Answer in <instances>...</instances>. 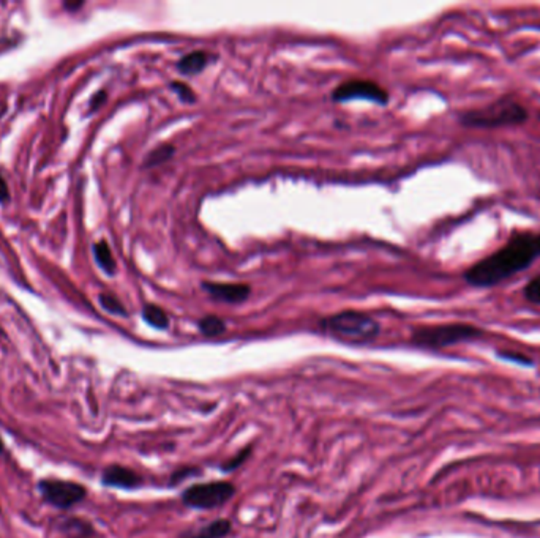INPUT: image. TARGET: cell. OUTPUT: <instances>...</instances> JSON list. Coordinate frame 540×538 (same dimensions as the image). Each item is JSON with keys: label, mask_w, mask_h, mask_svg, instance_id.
Segmentation results:
<instances>
[{"label": "cell", "mask_w": 540, "mask_h": 538, "mask_svg": "<svg viewBox=\"0 0 540 538\" xmlns=\"http://www.w3.org/2000/svg\"><path fill=\"white\" fill-rule=\"evenodd\" d=\"M539 258L540 232H514L496 253L471 265L463 278L473 287H491L529 268Z\"/></svg>", "instance_id": "6da1fadb"}, {"label": "cell", "mask_w": 540, "mask_h": 538, "mask_svg": "<svg viewBox=\"0 0 540 538\" xmlns=\"http://www.w3.org/2000/svg\"><path fill=\"white\" fill-rule=\"evenodd\" d=\"M529 119V113L522 103L512 98H500L491 105L461 113L459 122L468 128H500L522 125Z\"/></svg>", "instance_id": "7a4b0ae2"}, {"label": "cell", "mask_w": 540, "mask_h": 538, "mask_svg": "<svg viewBox=\"0 0 540 538\" xmlns=\"http://www.w3.org/2000/svg\"><path fill=\"white\" fill-rule=\"evenodd\" d=\"M321 327L337 340L359 344L373 341L381 332V326L375 317L354 309L325 317L321 321Z\"/></svg>", "instance_id": "3957f363"}, {"label": "cell", "mask_w": 540, "mask_h": 538, "mask_svg": "<svg viewBox=\"0 0 540 538\" xmlns=\"http://www.w3.org/2000/svg\"><path fill=\"white\" fill-rule=\"evenodd\" d=\"M482 330L471 324H444V326L422 327L412 333V343L420 348L439 349L456 343L469 341L480 336Z\"/></svg>", "instance_id": "277c9868"}, {"label": "cell", "mask_w": 540, "mask_h": 538, "mask_svg": "<svg viewBox=\"0 0 540 538\" xmlns=\"http://www.w3.org/2000/svg\"><path fill=\"white\" fill-rule=\"evenodd\" d=\"M235 494V486L230 481L198 483L186 488L182 494V502L186 507L196 510H212L225 505Z\"/></svg>", "instance_id": "5b68a950"}, {"label": "cell", "mask_w": 540, "mask_h": 538, "mask_svg": "<svg viewBox=\"0 0 540 538\" xmlns=\"http://www.w3.org/2000/svg\"><path fill=\"white\" fill-rule=\"evenodd\" d=\"M366 100L386 106L389 103V92L384 87L370 79H349L342 82L332 92V100L335 103H344L351 100Z\"/></svg>", "instance_id": "8992f818"}, {"label": "cell", "mask_w": 540, "mask_h": 538, "mask_svg": "<svg viewBox=\"0 0 540 538\" xmlns=\"http://www.w3.org/2000/svg\"><path fill=\"white\" fill-rule=\"evenodd\" d=\"M38 489L43 498L57 508H70L86 498V488L65 480H41Z\"/></svg>", "instance_id": "52a82bcc"}, {"label": "cell", "mask_w": 540, "mask_h": 538, "mask_svg": "<svg viewBox=\"0 0 540 538\" xmlns=\"http://www.w3.org/2000/svg\"><path fill=\"white\" fill-rule=\"evenodd\" d=\"M201 287L210 295L212 299L218 302L231 303V305H239L245 302L252 294V287L244 282H213L204 281Z\"/></svg>", "instance_id": "ba28073f"}, {"label": "cell", "mask_w": 540, "mask_h": 538, "mask_svg": "<svg viewBox=\"0 0 540 538\" xmlns=\"http://www.w3.org/2000/svg\"><path fill=\"white\" fill-rule=\"evenodd\" d=\"M101 481L103 485L106 486L131 489V488L140 486L142 480L140 475H137L135 471H131V469L119 466V464H113L105 469Z\"/></svg>", "instance_id": "9c48e42d"}, {"label": "cell", "mask_w": 540, "mask_h": 538, "mask_svg": "<svg viewBox=\"0 0 540 538\" xmlns=\"http://www.w3.org/2000/svg\"><path fill=\"white\" fill-rule=\"evenodd\" d=\"M209 64V54L206 51H191L177 62V70L185 76H195L203 73Z\"/></svg>", "instance_id": "30bf717a"}, {"label": "cell", "mask_w": 540, "mask_h": 538, "mask_svg": "<svg viewBox=\"0 0 540 538\" xmlns=\"http://www.w3.org/2000/svg\"><path fill=\"white\" fill-rule=\"evenodd\" d=\"M231 522L227 520H215L206 526L185 534L184 538H223L231 532Z\"/></svg>", "instance_id": "8fae6325"}, {"label": "cell", "mask_w": 540, "mask_h": 538, "mask_svg": "<svg viewBox=\"0 0 540 538\" xmlns=\"http://www.w3.org/2000/svg\"><path fill=\"white\" fill-rule=\"evenodd\" d=\"M94 256L96 264L101 267V270H105L108 275H114L117 270L116 265V259L113 256V251H111L109 245L105 240L96 241L94 245Z\"/></svg>", "instance_id": "7c38bea8"}, {"label": "cell", "mask_w": 540, "mask_h": 538, "mask_svg": "<svg viewBox=\"0 0 540 538\" xmlns=\"http://www.w3.org/2000/svg\"><path fill=\"white\" fill-rule=\"evenodd\" d=\"M142 317H144V321L154 328L166 330L169 327L168 314H166V311L162 307L154 305V303H145L144 308H142Z\"/></svg>", "instance_id": "4fadbf2b"}, {"label": "cell", "mask_w": 540, "mask_h": 538, "mask_svg": "<svg viewBox=\"0 0 540 538\" xmlns=\"http://www.w3.org/2000/svg\"><path fill=\"white\" fill-rule=\"evenodd\" d=\"M176 154V147L169 142H163L160 146L152 149L149 151V155L145 156L144 160V168H155L160 166V164L169 161L172 156Z\"/></svg>", "instance_id": "5bb4252c"}, {"label": "cell", "mask_w": 540, "mask_h": 538, "mask_svg": "<svg viewBox=\"0 0 540 538\" xmlns=\"http://www.w3.org/2000/svg\"><path fill=\"white\" fill-rule=\"evenodd\" d=\"M198 328L204 336L215 338L226 332V322L215 314H207L203 317V319H199Z\"/></svg>", "instance_id": "9a60e30c"}, {"label": "cell", "mask_w": 540, "mask_h": 538, "mask_svg": "<svg viewBox=\"0 0 540 538\" xmlns=\"http://www.w3.org/2000/svg\"><path fill=\"white\" fill-rule=\"evenodd\" d=\"M100 305L106 309L108 313L111 314H116V316H122V317H127L128 313L125 307L122 305V302L116 297V295L113 294H108V292H103L100 294Z\"/></svg>", "instance_id": "2e32d148"}, {"label": "cell", "mask_w": 540, "mask_h": 538, "mask_svg": "<svg viewBox=\"0 0 540 538\" xmlns=\"http://www.w3.org/2000/svg\"><path fill=\"white\" fill-rule=\"evenodd\" d=\"M169 88L179 96L180 101L186 103V105H193V103H196L198 100V95L193 92V88L182 81H172L169 84Z\"/></svg>", "instance_id": "e0dca14e"}, {"label": "cell", "mask_w": 540, "mask_h": 538, "mask_svg": "<svg viewBox=\"0 0 540 538\" xmlns=\"http://www.w3.org/2000/svg\"><path fill=\"white\" fill-rule=\"evenodd\" d=\"M523 295L528 302L534 303V305H540V275H537L536 278H532L528 285L524 286Z\"/></svg>", "instance_id": "ac0fdd59"}, {"label": "cell", "mask_w": 540, "mask_h": 538, "mask_svg": "<svg viewBox=\"0 0 540 538\" xmlns=\"http://www.w3.org/2000/svg\"><path fill=\"white\" fill-rule=\"evenodd\" d=\"M250 453H252V448H250V447L245 448V450L239 452L237 454H235V457H234L232 459H230V463H227V464L225 466L226 471H232V469H237L239 466L244 464V461H245L248 457H250Z\"/></svg>", "instance_id": "d6986e66"}, {"label": "cell", "mask_w": 540, "mask_h": 538, "mask_svg": "<svg viewBox=\"0 0 540 538\" xmlns=\"http://www.w3.org/2000/svg\"><path fill=\"white\" fill-rule=\"evenodd\" d=\"M106 96L108 95H106L105 91H101V92L96 93L94 96V98H92V103H90V111H95V109H99L103 105V101L106 100Z\"/></svg>", "instance_id": "ffe728a7"}, {"label": "cell", "mask_w": 540, "mask_h": 538, "mask_svg": "<svg viewBox=\"0 0 540 538\" xmlns=\"http://www.w3.org/2000/svg\"><path fill=\"white\" fill-rule=\"evenodd\" d=\"M10 198V193H9V186H6V182L4 181V177L0 176V202H6Z\"/></svg>", "instance_id": "44dd1931"}, {"label": "cell", "mask_w": 540, "mask_h": 538, "mask_svg": "<svg viewBox=\"0 0 540 538\" xmlns=\"http://www.w3.org/2000/svg\"><path fill=\"white\" fill-rule=\"evenodd\" d=\"M500 355H501V357H504V358H507V360H514V362H523V363H531V360H529V358H526V357H522V355H518V354H509V353H501Z\"/></svg>", "instance_id": "7402d4cb"}, {"label": "cell", "mask_w": 540, "mask_h": 538, "mask_svg": "<svg viewBox=\"0 0 540 538\" xmlns=\"http://www.w3.org/2000/svg\"><path fill=\"white\" fill-rule=\"evenodd\" d=\"M82 5H84V2H76V4H68V2H67V4H65V8H67V10H72V11H73V10H78V8H81Z\"/></svg>", "instance_id": "603a6c76"}, {"label": "cell", "mask_w": 540, "mask_h": 538, "mask_svg": "<svg viewBox=\"0 0 540 538\" xmlns=\"http://www.w3.org/2000/svg\"><path fill=\"white\" fill-rule=\"evenodd\" d=\"M2 452H4V442H2V439H0V453Z\"/></svg>", "instance_id": "cb8c5ba5"}]
</instances>
